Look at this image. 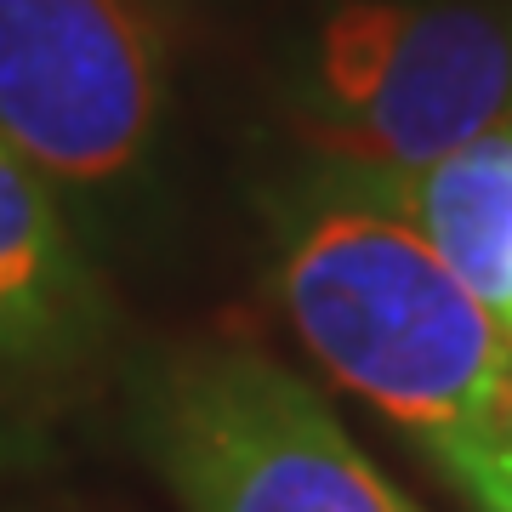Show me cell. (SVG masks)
<instances>
[{"label":"cell","instance_id":"obj_3","mask_svg":"<svg viewBox=\"0 0 512 512\" xmlns=\"http://www.w3.org/2000/svg\"><path fill=\"white\" fill-rule=\"evenodd\" d=\"M131 421L183 512H421L296 370L245 342L154 353Z\"/></svg>","mask_w":512,"mask_h":512},{"label":"cell","instance_id":"obj_5","mask_svg":"<svg viewBox=\"0 0 512 512\" xmlns=\"http://www.w3.org/2000/svg\"><path fill=\"white\" fill-rule=\"evenodd\" d=\"M103 330L109 291L57 188L0 137V376H69L97 353Z\"/></svg>","mask_w":512,"mask_h":512},{"label":"cell","instance_id":"obj_8","mask_svg":"<svg viewBox=\"0 0 512 512\" xmlns=\"http://www.w3.org/2000/svg\"><path fill=\"white\" fill-rule=\"evenodd\" d=\"M0 467H6V427H0Z\"/></svg>","mask_w":512,"mask_h":512},{"label":"cell","instance_id":"obj_7","mask_svg":"<svg viewBox=\"0 0 512 512\" xmlns=\"http://www.w3.org/2000/svg\"><path fill=\"white\" fill-rule=\"evenodd\" d=\"M444 473L456 478L484 512H512V427L507 433H495L490 444L467 450L461 461H450Z\"/></svg>","mask_w":512,"mask_h":512},{"label":"cell","instance_id":"obj_6","mask_svg":"<svg viewBox=\"0 0 512 512\" xmlns=\"http://www.w3.org/2000/svg\"><path fill=\"white\" fill-rule=\"evenodd\" d=\"M353 177H365V171H353ZM365 183L512 330V120H501L495 131L421 165V171L365 177Z\"/></svg>","mask_w":512,"mask_h":512},{"label":"cell","instance_id":"obj_2","mask_svg":"<svg viewBox=\"0 0 512 512\" xmlns=\"http://www.w3.org/2000/svg\"><path fill=\"white\" fill-rule=\"evenodd\" d=\"M296 160L399 177L512 120V0H342L291 40Z\"/></svg>","mask_w":512,"mask_h":512},{"label":"cell","instance_id":"obj_1","mask_svg":"<svg viewBox=\"0 0 512 512\" xmlns=\"http://www.w3.org/2000/svg\"><path fill=\"white\" fill-rule=\"evenodd\" d=\"M262 228L279 308L330 382L439 467L512 427V330L365 177L291 160Z\"/></svg>","mask_w":512,"mask_h":512},{"label":"cell","instance_id":"obj_4","mask_svg":"<svg viewBox=\"0 0 512 512\" xmlns=\"http://www.w3.org/2000/svg\"><path fill=\"white\" fill-rule=\"evenodd\" d=\"M165 114V35L143 0H0V137L57 194L126 200Z\"/></svg>","mask_w":512,"mask_h":512}]
</instances>
